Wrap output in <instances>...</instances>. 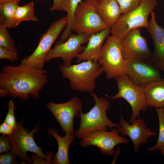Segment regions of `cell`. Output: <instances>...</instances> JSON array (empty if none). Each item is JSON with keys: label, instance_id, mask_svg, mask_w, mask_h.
<instances>
[{"label": "cell", "instance_id": "1", "mask_svg": "<svg viewBox=\"0 0 164 164\" xmlns=\"http://www.w3.org/2000/svg\"><path fill=\"white\" fill-rule=\"evenodd\" d=\"M47 71L20 65L4 66L0 73V91L9 96L26 101L29 95L38 98L39 92L48 82Z\"/></svg>", "mask_w": 164, "mask_h": 164}, {"label": "cell", "instance_id": "2", "mask_svg": "<svg viewBox=\"0 0 164 164\" xmlns=\"http://www.w3.org/2000/svg\"><path fill=\"white\" fill-rule=\"evenodd\" d=\"M59 69L63 77L70 81L72 90L90 93L96 89L95 80L104 72L98 62L91 60L84 61L68 67L61 64Z\"/></svg>", "mask_w": 164, "mask_h": 164}, {"label": "cell", "instance_id": "3", "mask_svg": "<svg viewBox=\"0 0 164 164\" xmlns=\"http://www.w3.org/2000/svg\"><path fill=\"white\" fill-rule=\"evenodd\" d=\"M95 102L94 106L88 112L82 111L80 115V125L75 132L76 137L80 138L89 133L97 130L108 131L114 128H118L119 124L111 121L106 114L110 108L109 100L104 97H99L94 92L90 93Z\"/></svg>", "mask_w": 164, "mask_h": 164}, {"label": "cell", "instance_id": "4", "mask_svg": "<svg viewBox=\"0 0 164 164\" xmlns=\"http://www.w3.org/2000/svg\"><path fill=\"white\" fill-rule=\"evenodd\" d=\"M157 5L156 0H142L137 8L120 15L111 28V35L121 39L133 29L141 27L148 29V17Z\"/></svg>", "mask_w": 164, "mask_h": 164}, {"label": "cell", "instance_id": "5", "mask_svg": "<svg viewBox=\"0 0 164 164\" xmlns=\"http://www.w3.org/2000/svg\"><path fill=\"white\" fill-rule=\"evenodd\" d=\"M24 119L18 123L12 133L8 135L10 144V151L15 156L19 157L22 164H32V159L27 155L30 152L47 159L46 155L43 153L41 148L38 146L34 139V134L39 130V125L33 130L29 132V130L25 128L23 126Z\"/></svg>", "mask_w": 164, "mask_h": 164}, {"label": "cell", "instance_id": "6", "mask_svg": "<svg viewBox=\"0 0 164 164\" xmlns=\"http://www.w3.org/2000/svg\"><path fill=\"white\" fill-rule=\"evenodd\" d=\"M67 23V15L53 22L41 37L34 51L30 55L23 59L20 65L43 69L46 55Z\"/></svg>", "mask_w": 164, "mask_h": 164}, {"label": "cell", "instance_id": "7", "mask_svg": "<svg viewBox=\"0 0 164 164\" xmlns=\"http://www.w3.org/2000/svg\"><path fill=\"white\" fill-rule=\"evenodd\" d=\"M114 78L117 83L118 91L114 95L107 96L113 100L122 98L129 103L132 110L130 120L132 123L137 118H140L141 111L144 112L148 109L143 88L134 84L125 73Z\"/></svg>", "mask_w": 164, "mask_h": 164}, {"label": "cell", "instance_id": "8", "mask_svg": "<svg viewBox=\"0 0 164 164\" xmlns=\"http://www.w3.org/2000/svg\"><path fill=\"white\" fill-rule=\"evenodd\" d=\"M120 40L115 36H108L98 61L108 80L125 73V60L122 54Z\"/></svg>", "mask_w": 164, "mask_h": 164}, {"label": "cell", "instance_id": "9", "mask_svg": "<svg viewBox=\"0 0 164 164\" xmlns=\"http://www.w3.org/2000/svg\"><path fill=\"white\" fill-rule=\"evenodd\" d=\"M109 27L97 13L94 4L82 1L74 14L72 30L77 34L91 35Z\"/></svg>", "mask_w": 164, "mask_h": 164}, {"label": "cell", "instance_id": "10", "mask_svg": "<svg viewBox=\"0 0 164 164\" xmlns=\"http://www.w3.org/2000/svg\"><path fill=\"white\" fill-rule=\"evenodd\" d=\"M90 36L87 34H71L65 41L60 40L46 55V62L54 58H60L64 65L70 66L72 59L84 50L85 47L82 45L88 42Z\"/></svg>", "mask_w": 164, "mask_h": 164}, {"label": "cell", "instance_id": "11", "mask_svg": "<svg viewBox=\"0 0 164 164\" xmlns=\"http://www.w3.org/2000/svg\"><path fill=\"white\" fill-rule=\"evenodd\" d=\"M119 134L117 128L110 131L102 130L93 131L80 138V145L83 148L91 145L96 146L103 154L113 156L115 152L116 146L128 143L127 139L121 136Z\"/></svg>", "mask_w": 164, "mask_h": 164}, {"label": "cell", "instance_id": "12", "mask_svg": "<svg viewBox=\"0 0 164 164\" xmlns=\"http://www.w3.org/2000/svg\"><path fill=\"white\" fill-rule=\"evenodd\" d=\"M47 107L52 113L65 133H74V120L80 117L83 104L80 99L74 97L68 101L62 103L48 102Z\"/></svg>", "mask_w": 164, "mask_h": 164}, {"label": "cell", "instance_id": "13", "mask_svg": "<svg viewBox=\"0 0 164 164\" xmlns=\"http://www.w3.org/2000/svg\"><path fill=\"white\" fill-rule=\"evenodd\" d=\"M125 73L134 84L142 87L161 76L151 61L133 58L125 60Z\"/></svg>", "mask_w": 164, "mask_h": 164}, {"label": "cell", "instance_id": "14", "mask_svg": "<svg viewBox=\"0 0 164 164\" xmlns=\"http://www.w3.org/2000/svg\"><path fill=\"white\" fill-rule=\"evenodd\" d=\"M120 42L122 54L125 60L133 58L151 61L152 53L140 28L128 32L121 39Z\"/></svg>", "mask_w": 164, "mask_h": 164}, {"label": "cell", "instance_id": "15", "mask_svg": "<svg viewBox=\"0 0 164 164\" xmlns=\"http://www.w3.org/2000/svg\"><path fill=\"white\" fill-rule=\"evenodd\" d=\"M119 126L117 128L121 135L129 137L133 145V151L138 152L140 147L148 142L151 137L156 135V133L151 128H147L144 121L140 118L135 119L131 124L125 120L121 112Z\"/></svg>", "mask_w": 164, "mask_h": 164}, {"label": "cell", "instance_id": "16", "mask_svg": "<svg viewBox=\"0 0 164 164\" xmlns=\"http://www.w3.org/2000/svg\"><path fill=\"white\" fill-rule=\"evenodd\" d=\"M151 15L149 27L147 29L154 46L151 61L158 69L164 72V28L157 23L154 12L151 13Z\"/></svg>", "mask_w": 164, "mask_h": 164}, {"label": "cell", "instance_id": "17", "mask_svg": "<svg viewBox=\"0 0 164 164\" xmlns=\"http://www.w3.org/2000/svg\"><path fill=\"white\" fill-rule=\"evenodd\" d=\"M111 33V28L108 27L98 32L90 35L87 44L84 51L76 57L77 62L91 60L98 62L104 40Z\"/></svg>", "mask_w": 164, "mask_h": 164}, {"label": "cell", "instance_id": "18", "mask_svg": "<svg viewBox=\"0 0 164 164\" xmlns=\"http://www.w3.org/2000/svg\"><path fill=\"white\" fill-rule=\"evenodd\" d=\"M48 132L55 138L58 145L57 152L52 160V164H70L69 150L76 137L74 133H66L64 137H62L58 134L56 129L52 128H49Z\"/></svg>", "mask_w": 164, "mask_h": 164}, {"label": "cell", "instance_id": "19", "mask_svg": "<svg viewBox=\"0 0 164 164\" xmlns=\"http://www.w3.org/2000/svg\"><path fill=\"white\" fill-rule=\"evenodd\" d=\"M94 5L97 13L104 22L110 28L122 14L116 0H99Z\"/></svg>", "mask_w": 164, "mask_h": 164}, {"label": "cell", "instance_id": "20", "mask_svg": "<svg viewBox=\"0 0 164 164\" xmlns=\"http://www.w3.org/2000/svg\"><path fill=\"white\" fill-rule=\"evenodd\" d=\"M143 87L148 107L164 108V78L151 81Z\"/></svg>", "mask_w": 164, "mask_h": 164}, {"label": "cell", "instance_id": "21", "mask_svg": "<svg viewBox=\"0 0 164 164\" xmlns=\"http://www.w3.org/2000/svg\"><path fill=\"white\" fill-rule=\"evenodd\" d=\"M18 3L13 0L0 3V26L15 28L14 16Z\"/></svg>", "mask_w": 164, "mask_h": 164}, {"label": "cell", "instance_id": "22", "mask_svg": "<svg viewBox=\"0 0 164 164\" xmlns=\"http://www.w3.org/2000/svg\"><path fill=\"white\" fill-rule=\"evenodd\" d=\"M82 1V0H63L61 5V10L67 13L68 23L60 37L61 41H65L72 34L74 14L78 5Z\"/></svg>", "mask_w": 164, "mask_h": 164}, {"label": "cell", "instance_id": "23", "mask_svg": "<svg viewBox=\"0 0 164 164\" xmlns=\"http://www.w3.org/2000/svg\"><path fill=\"white\" fill-rule=\"evenodd\" d=\"M34 4L32 1L22 6L19 5L15 14L14 23L16 27L24 21H38L34 14Z\"/></svg>", "mask_w": 164, "mask_h": 164}, {"label": "cell", "instance_id": "24", "mask_svg": "<svg viewBox=\"0 0 164 164\" xmlns=\"http://www.w3.org/2000/svg\"><path fill=\"white\" fill-rule=\"evenodd\" d=\"M158 118L159 133L157 141L155 145L148 148L149 152L159 149L164 146V108H155Z\"/></svg>", "mask_w": 164, "mask_h": 164}, {"label": "cell", "instance_id": "25", "mask_svg": "<svg viewBox=\"0 0 164 164\" xmlns=\"http://www.w3.org/2000/svg\"><path fill=\"white\" fill-rule=\"evenodd\" d=\"M0 46L10 50L18 52L14 41L11 38L7 28L0 26Z\"/></svg>", "mask_w": 164, "mask_h": 164}, {"label": "cell", "instance_id": "26", "mask_svg": "<svg viewBox=\"0 0 164 164\" xmlns=\"http://www.w3.org/2000/svg\"><path fill=\"white\" fill-rule=\"evenodd\" d=\"M120 8L122 14L131 11L139 5L142 0H116Z\"/></svg>", "mask_w": 164, "mask_h": 164}, {"label": "cell", "instance_id": "27", "mask_svg": "<svg viewBox=\"0 0 164 164\" xmlns=\"http://www.w3.org/2000/svg\"><path fill=\"white\" fill-rule=\"evenodd\" d=\"M8 106V111L4 121L14 129L18 124L14 114L15 110L16 108L15 107L14 101L12 100L9 101Z\"/></svg>", "mask_w": 164, "mask_h": 164}, {"label": "cell", "instance_id": "28", "mask_svg": "<svg viewBox=\"0 0 164 164\" xmlns=\"http://www.w3.org/2000/svg\"><path fill=\"white\" fill-rule=\"evenodd\" d=\"M18 52L10 50L4 47L0 46V59H7L13 63L19 59Z\"/></svg>", "mask_w": 164, "mask_h": 164}, {"label": "cell", "instance_id": "29", "mask_svg": "<svg viewBox=\"0 0 164 164\" xmlns=\"http://www.w3.org/2000/svg\"><path fill=\"white\" fill-rule=\"evenodd\" d=\"M16 156L10 151L4 152L0 156V164H15L19 163Z\"/></svg>", "mask_w": 164, "mask_h": 164}, {"label": "cell", "instance_id": "30", "mask_svg": "<svg viewBox=\"0 0 164 164\" xmlns=\"http://www.w3.org/2000/svg\"><path fill=\"white\" fill-rule=\"evenodd\" d=\"M11 144L8 135L2 134L0 137V153L10 151Z\"/></svg>", "mask_w": 164, "mask_h": 164}, {"label": "cell", "instance_id": "31", "mask_svg": "<svg viewBox=\"0 0 164 164\" xmlns=\"http://www.w3.org/2000/svg\"><path fill=\"white\" fill-rule=\"evenodd\" d=\"M14 130V128L5 121L0 125V133L2 134L9 135L12 133Z\"/></svg>", "mask_w": 164, "mask_h": 164}, {"label": "cell", "instance_id": "32", "mask_svg": "<svg viewBox=\"0 0 164 164\" xmlns=\"http://www.w3.org/2000/svg\"><path fill=\"white\" fill-rule=\"evenodd\" d=\"M31 159L33 163L32 164H52V160H47L45 161L43 157L39 156L36 154H32L31 155Z\"/></svg>", "mask_w": 164, "mask_h": 164}, {"label": "cell", "instance_id": "33", "mask_svg": "<svg viewBox=\"0 0 164 164\" xmlns=\"http://www.w3.org/2000/svg\"><path fill=\"white\" fill-rule=\"evenodd\" d=\"M63 0H53V3L50 9V11L61 10V5Z\"/></svg>", "mask_w": 164, "mask_h": 164}, {"label": "cell", "instance_id": "34", "mask_svg": "<svg viewBox=\"0 0 164 164\" xmlns=\"http://www.w3.org/2000/svg\"><path fill=\"white\" fill-rule=\"evenodd\" d=\"M99 0H84V1L93 4H94Z\"/></svg>", "mask_w": 164, "mask_h": 164}, {"label": "cell", "instance_id": "35", "mask_svg": "<svg viewBox=\"0 0 164 164\" xmlns=\"http://www.w3.org/2000/svg\"><path fill=\"white\" fill-rule=\"evenodd\" d=\"M159 149L162 154L164 156V146L161 147Z\"/></svg>", "mask_w": 164, "mask_h": 164}, {"label": "cell", "instance_id": "36", "mask_svg": "<svg viewBox=\"0 0 164 164\" xmlns=\"http://www.w3.org/2000/svg\"><path fill=\"white\" fill-rule=\"evenodd\" d=\"M11 0H0V3L2 2H4L11 1Z\"/></svg>", "mask_w": 164, "mask_h": 164}, {"label": "cell", "instance_id": "37", "mask_svg": "<svg viewBox=\"0 0 164 164\" xmlns=\"http://www.w3.org/2000/svg\"><path fill=\"white\" fill-rule=\"evenodd\" d=\"M13 1L18 3L21 0H12Z\"/></svg>", "mask_w": 164, "mask_h": 164}, {"label": "cell", "instance_id": "38", "mask_svg": "<svg viewBox=\"0 0 164 164\" xmlns=\"http://www.w3.org/2000/svg\"><path fill=\"white\" fill-rule=\"evenodd\" d=\"M35 1H44V0H34Z\"/></svg>", "mask_w": 164, "mask_h": 164}]
</instances>
